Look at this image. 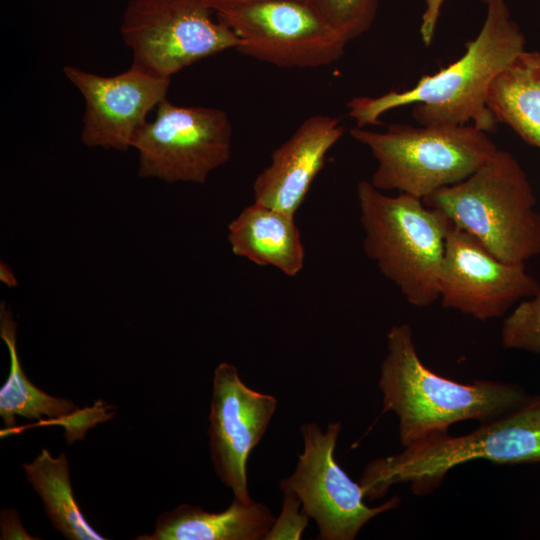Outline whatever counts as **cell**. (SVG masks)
<instances>
[{"mask_svg": "<svg viewBox=\"0 0 540 540\" xmlns=\"http://www.w3.org/2000/svg\"><path fill=\"white\" fill-rule=\"evenodd\" d=\"M486 16L465 54L414 87L377 97H355L347 103L357 127L379 124L385 112L415 104L413 118L423 126L471 124L490 133L498 121L487 105L493 80L525 51V38L511 18L506 0H482Z\"/></svg>", "mask_w": 540, "mask_h": 540, "instance_id": "obj_1", "label": "cell"}, {"mask_svg": "<svg viewBox=\"0 0 540 540\" xmlns=\"http://www.w3.org/2000/svg\"><path fill=\"white\" fill-rule=\"evenodd\" d=\"M386 340L378 387L382 413L393 412L398 418L402 447L447 433L460 421L493 420L531 397L516 384L494 380L461 383L433 372L419 357L409 324L393 325Z\"/></svg>", "mask_w": 540, "mask_h": 540, "instance_id": "obj_2", "label": "cell"}, {"mask_svg": "<svg viewBox=\"0 0 540 540\" xmlns=\"http://www.w3.org/2000/svg\"><path fill=\"white\" fill-rule=\"evenodd\" d=\"M481 459L503 465L540 462V394L467 434L447 432L374 459L365 466L359 483L369 501L402 483H409L418 496L427 495L452 468Z\"/></svg>", "mask_w": 540, "mask_h": 540, "instance_id": "obj_3", "label": "cell"}, {"mask_svg": "<svg viewBox=\"0 0 540 540\" xmlns=\"http://www.w3.org/2000/svg\"><path fill=\"white\" fill-rule=\"evenodd\" d=\"M356 194L367 257L409 304H434L451 221L421 198L390 196L367 180L358 182Z\"/></svg>", "mask_w": 540, "mask_h": 540, "instance_id": "obj_4", "label": "cell"}, {"mask_svg": "<svg viewBox=\"0 0 540 540\" xmlns=\"http://www.w3.org/2000/svg\"><path fill=\"white\" fill-rule=\"evenodd\" d=\"M423 202L442 212L504 262L540 255V212L531 183L508 151L496 153L466 179Z\"/></svg>", "mask_w": 540, "mask_h": 540, "instance_id": "obj_5", "label": "cell"}, {"mask_svg": "<svg viewBox=\"0 0 540 540\" xmlns=\"http://www.w3.org/2000/svg\"><path fill=\"white\" fill-rule=\"evenodd\" d=\"M350 135L368 147L377 161L370 180L374 187L421 199L466 179L498 150L485 131L471 124L413 127L395 123L384 132L355 127Z\"/></svg>", "mask_w": 540, "mask_h": 540, "instance_id": "obj_6", "label": "cell"}, {"mask_svg": "<svg viewBox=\"0 0 540 540\" xmlns=\"http://www.w3.org/2000/svg\"><path fill=\"white\" fill-rule=\"evenodd\" d=\"M210 12L200 0H130L120 34L132 64L171 79L201 59L236 49L237 36Z\"/></svg>", "mask_w": 540, "mask_h": 540, "instance_id": "obj_7", "label": "cell"}, {"mask_svg": "<svg viewBox=\"0 0 540 540\" xmlns=\"http://www.w3.org/2000/svg\"><path fill=\"white\" fill-rule=\"evenodd\" d=\"M215 13L237 36L236 50L278 67L330 65L348 43L307 0H259Z\"/></svg>", "mask_w": 540, "mask_h": 540, "instance_id": "obj_8", "label": "cell"}, {"mask_svg": "<svg viewBox=\"0 0 540 540\" xmlns=\"http://www.w3.org/2000/svg\"><path fill=\"white\" fill-rule=\"evenodd\" d=\"M232 124L221 109L178 106L166 99L137 133L138 175L166 183L204 184L231 157Z\"/></svg>", "mask_w": 540, "mask_h": 540, "instance_id": "obj_9", "label": "cell"}, {"mask_svg": "<svg viewBox=\"0 0 540 540\" xmlns=\"http://www.w3.org/2000/svg\"><path fill=\"white\" fill-rule=\"evenodd\" d=\"M341 423H329L325 431L316 423H304V441L295 471L279 481L282 492L295 494L302 510L318 525V539L353 540L373 517L396 509L401 498L394 495L381 505L364 502L360 483L354 482L334 457Z\"/></svg>", "mask_w": 540, "mask_h": 540, "instance_id": "obj_10", "label": "cell"}, {"mask_svg": "<svg viewBox=\"0 0 540 540\" xmlns=\"http://www.w3.org/2000/svg\"><path fill=\"white\" fill-rule=\"evenodd\" d=\"M539 289V281L526 271L525 263L500 260L475 237L450 223L439 276L443 307L486 321L502 317Z\"/></svg>", "mask_w": 540, "mask_h": 540, "instance_id": "obj_11", "label": "cell"}, {"mask_svg": "<svg viewBox=\"0 0 540 540\" xmlns=\"http://www.w3.org/2000/svg\"><path fill=\"white\" fill-rule=\"evenodd\" d=\"M66 78L85 101L81 140L87 147L126 151L132 148L148 113L166 99L169 78L134 64L126 71L102 76L65 66Z\"/></svg>", "mask_w": 540, "mask_h": 540, "instance_id": "obj_12", "label": "cell"}, {"mask_svg": "<svg viewBox=\"0 0 540 540\" xmlns=\"http://www.w3.org/2000/svg\"><path fill=\"white\" fill-rule=\"evenodd\" d=\"M277 408V399L248 387L228 362L214 370L209 414L210 453L220 481L234 499L249 504L247 459L260 442Z\"/></svg>", "mask_w": 540, "mask_h": 540, "instance_id": "obj_13", "label": "cell"}, {"mask_svg": "<svg viewBox=\"0 0 540 540\" xmlns=\"http://www.w3.org/2000/svg\"><path fill=\"white\" fill-rule=\"evenodd\" d=\"M344 134L337 117L314 115L271 154L255 178L254 202L295 215L325 164L329 150Z\"/></svg>", "mask_w": 540, "mask_h": 540, "instance_id": "obj_14", "label": "cell"}, {"mask_svg": "<svg viewBox=\"0 0 540 540\" xmlns=\"http://www.w3.org/2000/svg\"><path fill=\"white\" fill-rule=\"evenodd\" d=\"M234 255L259 266H271L294 277L305 263V249L295 215L257 202L245 207L228 224Z\"/></svg>", "mask_w": 540, "mask_h": 540, "instance_id": "obj_15", "label": "cell"}, {"mask_svg": "<svg viewBox=\"0 0 540 540\" xmlns=\"http://www.w3.org/2000/svg\"><path fill=\"white\" fill-rule=\"evenodd\" d=\"M274 521L270 509L255 501L244 504L234 499L226 510L217 513L181 504L157 518L153 533L136 539L264 540Z\"/></svg>", "mask_w": 540, "mask_h": 540, "instance_id": "obj_16", "label": "cell"}, {"mask_svg": "<svg viewBox=\"0 0 540 540\" xmlns=\"http://www.w3.org/2000/svg\"><path fill=\"white\" fill-rule=\"evenodd\" d=\"M487 105L496 120L540 149V53H521L491 83Z\"/></svg>", "mask_w": 540, "mask_h": 540, "instance_id": "obj_17", "label": "cell"}, {"mask_svg": "<svg viewBox=\"0 0 540 540\" xmlns=\"http://www.w3.org/2000/svg\"><path fill=\"white\" fill-rule=\"evenodd\" d=\"M17 323L5 301L0 304V337L7 346L10 367L0 389V416L6 428L16 424V417L49 420L66 419L79 412L78 406L64 398L40 390L25 375L16 347Z\"/></svg>", "mask_w": 540, "mask_h": 540, "instance_id": "obj_18", "label": "cell"}, {"mask_svg": "<svg viewBox=\"0 0 540 540\" xmlns=\"http://www.w3.org/2000/svg\"><path fill=\"white\" fill-rule=\"evenodd\" d=\"M27 480L40 496L52 526L69 540H103L88 524L74 498L69 463L64 453L53 457L47 449L23 465Z\"/></svg>", "mask_w": 540, "mask_h": 540, "instance_id": "obj_19", "label": "cell"}, {"mask_svg": "<svg viewBox=\"0 0 540 540\" xmlns=\"http://www.w3.org/2000/svg\"><path fill=\"white\" fill-rule=\"evenodd\" d=\"M310 3L347 42L371 28L378 8V0H310Z\"/></svg>", "mask_w": 540, "mask_h": 540, "instance_id": "obj_20", "label": "cell"}, {"mask_svg": "<svg viewBox=\"0 0 540 540\" xmlns=\"http://www.w3.org/2000/svg\"><path fill=\"white\" fill-rule=\"evenodd\" d=\"M500 337L505 348L540 355V289L521 300L504 319Z\"/></svg>", "mask_w": 540, "mask_h": 540, "instance_id": "obj_21", "label": "cell"}, {"mask_svg": "<svg viewBox=\"0 0 540 540\" xmlns=\"http://www.w3.org/2000/svg\"><path fill=\"white\" fill-rule=\"evenodd\" d=\"M283 495L280 515L275 519L264 540H298L308 525L309 517L302 510L299 498L291 492H283Z\"/></svg>", "mask_w": 540, "mask_h": 540, "instance_id": "obj_22", "label": "cell"}, {"mask_svg": "<svg viewBox=\"0 0 540 540\" xmlns=\"http://www.w3.org/2000/svg\"><path fill=\"white\" fill-rule=\"evenodd\" d=\"M0 531L2 540L36 539L23 527L19 512L14 508L3 509L0 515Z\"/></svg>", "mask_w": 540, "mask_h": 540, "instance_id": "obj_23", "label": "cell"}, {"mask_svg": "<svg viewBox=\"0 0 540 540\" xmlns=\"http://www.w3.org/2000/svg\"><path fill=\"white\" fill-rule=\"evenodd\" d=\"M445 1L446 0H425L426 8L422 16L420 32L422 39L426 45H429L433 39L434 32Z\"/></svg>", "mask_w": 540, "mask_h": 540, "instance_id": "obj_24", "label": "cell"}, {"mask_svg": "<svg viewBox=\"0 0 540 540\" xmlns=\"http://www.w3.org/2000/svg\"><path fill=\"white\" fill-rule=\"evenodd\" d=\"M208 9L211 11H218L223 8L248 3V2H254L259 0H200ZM310 1V0H307Z\"/></svg>", "mask_w": 540, "mask_h": 540, "instance_id": "obj_25", "label": "cell"}, {"mask_svg": "<svg viewBox=\"0 0 540 540\" xmlns=\"http://www.w3.org/2000/svg\"><path fill=\"white\" fill-rule=\"evenodd\" d=\"M0 280L9 287L17 285L15 276L13 275L11 269L3 263H1Z\"/></svg>", "mask_w": 540, "mask_h": 540, "instance_id": "obj_26", "label": "cell"}]
</instances>
